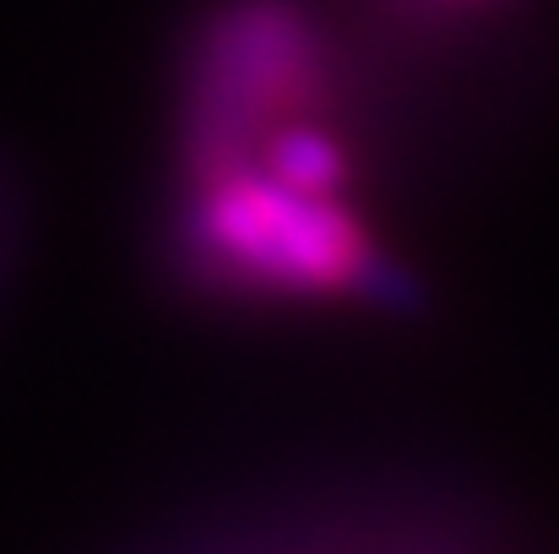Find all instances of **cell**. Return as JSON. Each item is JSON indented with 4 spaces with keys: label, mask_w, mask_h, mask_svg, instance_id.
Here are the masks:
<instances>
[{
    "label": "cell",
    "mask_w": 559,
    "mask_h": 554,
    "mask_svg": "<svg viewBox=\"0 0 559 554\" xmlns=\"http://www.w3.org/2000/svg\"><path fill=\"white\" fill-rule=\"evenodd\" d=\"M131 554H533L506 506L407 468H326L206 506Z\"/></svg>",
    "instance_id": "obj_1"
},
{
    "label": "cell",
    "mask_w": 559,
    "mask_h": 554,
    "mask_svg": "<svg viewBox=\"0 0 559 554\" xmlns=\"http://www.w3.org/2000/svg\"><path fill=\"white\" fill-rule=\"evenodd\" d=\"M337 98L326 27L299 0H217L190 33L175 148L239 137L283 109Z\"/></svg>",
    "instance_id": "obj_2"
},
{
    "label": "cell",
    "mask_w": 559,
    "mask_h": 554,
    "mask_svg": "<svg viewBox=\"0 0 559 554\" xmlns=\"http://www.w3.org/2000/svg\"><path fill=\"white\" fill-rule=\"evenodd\" d=\"M16 245V190L0 180V272H5V256Z\"/></svg>",
    "instance_id": "obj_3"
}]
</instances>
